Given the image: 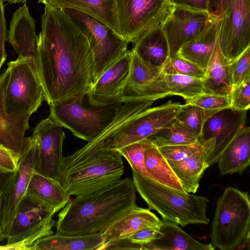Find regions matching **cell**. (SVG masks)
Segmentation results:
<instances>
[{"label":"cell","instance_id":"obj_1","mask_svg":"<svg viewBox=\"0 0 250 250\" xmlns=\"http://www.w3.org/2000/svg\"><path fill=\"white\" fill-rule=\"evenodd\" d=\"M36 64L49 105L82 102L93 84L94 61L85 37L60 8L45 3Z\"/></svg>","mask_w":250,"mask_h":250},{"label":"cell","instance_id":"obj_2","mask_svg":"<svg viewBox=\"0 0 250 250\" xmlns=\"http://www.w3.org/2000/svg\"><path fill=\"white\" fill-rule=\"evenodd\" d=\"M147 107L145 101L122 104L112 123L98 136L74 153L63 157L57 181L68 195L93 193L121 180L124 172L122 156L105 147L107 140Z\"/></svg>","mask_w":250,"mask_h":250},{"label":"cell","instance_id":"obj_3","mask_svg":"<svg viewBox=\"0 0 250 250\" xmlns=\"http://www.w3.org/2000/svg\"><path fill=\"white\" fill-rule=\"evenodd\" d=\"M136 190L129 178L97 191L70 199L58 214L57 233L74 236L103 233L136 205Z\"/></svg>","mask_w":250,"mask_h":250},{"label":"cell","instance_id":"obj_4","mask_svg":"<svg viewBox=\"0 0 250 250\" xmlns=\"http://www.w3.org/2000/svg\"><path fill=\"white\" fill-rule=\"evenodd\" d=\"M132 176L136 190L149 209L157 211L164 220L183 227L209 223L207 197L173 189L134 171Z\"/></svg>","mask_w":250,"mask_h":250},{"label":"cell","instance_id":"obj_5","mask_svg":"<svg viewBox=\"0 0 250 250\" xmlns=\"http://www.w3.org/2000/svg\"><path fill=\"white\" fill-rule=\"evenodd\" d=\"M250 238L249 193L227 188L217 203L211 226V244L221 250H233L250 245Z\"/></svg>","mask_w":250,"mask_h":250},{"label":"cell","instance_id":"obj_6","mask_svg":"<svg viewBox=\"0 0 250 250\" xmlns=\"http://www.w3.org/2000/svg\"><path fill=\"white\" fill-rule=\"evenodd\" d=\"M122 104L94 105L86 95L82 102L64 101L50 105L49 117L75 136L89 142L112 123Z\"/></svg>","mask_w":250,"mask_h":250},{"label":"cell","instance_id":"obj_7","mask_svg":"<svg viewBox=\"0 0 250 250\" xmlns=\"http://www.w3.org/2000/svg\"><path fill=\"white\" fill-rule=\"evenodd\" d=\"M87 39L92 53L94 83L101 74L126 53L129 42L109 26L81 11L62 8Z\"/></svg>","mask_w":250,"mask_h":250},{"label":"cell","instance_id":"obj_8","mask_svg":"<svg viewBox=\"0 0 250 250\" xmlns=\"http://www.w3.org/2000/svg\"><path fill=\"white\" fill-rule=\"evenodd\" d=\"M9 77L5 92L7 113L17 116L36 112L44 100V93L36 62L19 59L8 64Z\"/></svg>","mask_w":250,"mask_h":250},{"label":"cell","instance_id":"obj_9","mask_svg":"<svg viewBox=\"0 0 250 250\" xmlns=\"http://www.w3.org/2000/svg\"><path fill=\"white\" fill-rule=\"evenodd\" d=\"M115 3L121 36L133 43L163 23L173 6L168 0H115Z\"/></svg>","mask_w":250,"mask_h":250},{"label":"cell","instance_id":"obj_10","mask_svg":"<svg viewBox=\"0 0 250 250\" xmlns=\"http://www.w3.org/2000/svg\"><path fill=\"white\" fill-rule=\"evenodd\" d=\"M182 105L170 101L160 106L146 109L116 130L107 140L105 147L119 150L150 138L173 122Z\"/></svg>","mask_w":250,"mask_h":250},{"label":"cell","instance_id":"obj_11","mask_svg":"<svg viewBox=\"0 0 250 250\" xmlns=\"http://www.w3.org/2000/svg\"><path fill=\"white\" fill-rule=\"evenodd\" d=\"M247 112L226 108L207 119L198 141L208 167L217 163L225 148L246 125Z\"/></svg>","mask_w":250,"mask_h":250},{"label":"cell","instance_id":"obj_12","mask_svg":"<svg viewBox=\"0 0 250 250\" xmlns=\"http://www.w3.org/2000/svg\"><path fill=\"white\" fill-rule=\"evenodd\" d=\"M172 94L166 82L163 66L154 65L142 59L132 49L128 75L121 94V103L156 101Z\"/></svg>","mask_w":250,"mask_h":250},{"label":"cell","instance_id":"obj_13","mask_svg":"<svg viewBox=\"0 0 250 250\" xmlns=\"http://www.w3.org/2000/svg\"><path fill=\"white\" fill-rule=\"evenodd\" d=\"M218 38L229 63L250 47V0H229L219 21Z\"/></svg>","mask_w":250,"mask_h":250},{"label":"cell","instance_id":"obj_14","mask_svg":"<svg viewBox=\"0 0 250 250\" xmlns=\"http://www.w3.org/2000/svg\"><path fill=\"white\" fill-rule=\"evenodd\" d=\"M37 148V139L32 134L27 138L17 168L12 173L3 192L0 226L3 233L14 219L19 206L26 194L30 179L35 171Z\"/></svg>","mask_w":250,"mask_h":250},{"label":"cell","instance_id":"obj_15","mask_svg":"<svg viewBox=\"0 0 250 250\" xmlns=\"http://www.w3.org/2000/svg\"><path fill=\"white\" fill-rule=\"evenodd\" d=\"M38 140L35 172L57 181L62 163L63 127L49 117L34 128Z\"/></svg>","mask_w":250,"mask_h":250},{"label":"cell","instance_id":"obj_16","mask_svg":"<svg viewBox=\"0 0 250 250\" xmlns=\"http://www.w3.org/2000/svg\"><path fill=\"white\" fill-rule=\"evenodd\" d=\"M214 19L207 11L173 6L162 23L169 49V58L176 56L180 49L200 35Z\"/></svg>","mask_w":250,"mask_h":250},{"label":"cell","instance_id":"obj_17","mask_svg":"<svg viewBox=\"0 0 250 250\" xmlns=\"http://www.w3.org/2000/svg\"><path fill=\"white\" fill-rule=\"evenodd\" d=\"M58 211L25 195L14 219L4 232L6 244L17 243L34 233Z\"/></svg>","mask_w":250,"mask_h":250},{"label":"cell","instance_id":"obj_18","mask_svg":"<svg viewBox=\"0 0 250 250\" xmlns=\"http://www.w3.org/2000/svg\"><path fill=\"white\" fill-rule=\"evenodd\" d=\"M131 50L119 58L93 83L86 95L94 105L121 103L122 86L129 74Z\"/></svg>","mask_w":250,"mask_h":250},{"label":"cell","instance_id":"obj_19","mask_svg":"<svg viewBox=\"0 0 250 250\" xmlns=\"http://www.w3.org/2000/svg\"><path fill=\"white\" fill-rule=\"evenodd\" d=\"M9 77L7 68L0 75V145L10 150L19 158L27 138L29 120L33 113L30 112L17 116L8 115L5 107V92Z\"/></svg>","mask_w":250,"mask_h":250},{"label":"cell","instance_id":"obj_20","mask_svg":"<svg viewBox=\"0 0 250 250\" xmlns=\"http://www.w3.org/2000/svg\"><path fill=\"white\" fill-rule=\"evenodd\" d=\"M38 37L35 20L26 4L20 7L12 16L7 41L19 59H31L36 62Z\"/></svg>","mask_w":250,"mask_h":250},{"label":"cell","instance_id":"obj_21","mask_svg":"<svg viewBox=\"0 0 250 250\" xmlns=\"http://www.w3.org/2000/svg\"><path fill=\"white\" fill-rule=\"evenodd\" d=\"M159 230L162 236L142 246V250H214L211 244L196 240L183 230L177 224L161 221Z\"/></svg>","mask_w":250,"mask_h":250},{"label":"cell","instance_id":"obj_22","mask_svg":"<svg viewBox=\"0 0 250 250\" xmlns=\"http://www.w3.org/2000/svg\"><path fill=\"white\" fill-rule=\"evenodd\" d=\"M161 221L150 209L140 208L136 205L103 233L104 240L101 246L111 241L128 238L139 229L145 227L157 225Z\"/></svg>","mask_w":250,"mask_h":250},{"label":"cell","instance_id":"obj_23","mask_svg":"<svg viewBox=\"0 0 250 250\" xmlns=\"http://www.w3.org/2000/svg\"><path fill=\"white\" fill-rule=\"evenodd\" d=\"M203 81L204 93L229 96L233 87L229 63L220 50L218 35Z\"/></svg>","mask_w":250,"mask_h":250},{"label":"cell","instance_id":"obj_24","mask_svg":"<svg viewBox=\"0 0 250 250\" xmlns=\"http://www.w3.org/2000/svg\"><path fill=\"white\" fill-rule=\"evenodd\" d=\"M250 128L245 125L225 148L217 163L221 175L241 173L250 164Z\"/></svg>","mask_w":250,"mask_h":250},{"label":"cell","instance_id":"obj_25","mask_svg":"<svg viewBox=\"0 0 250 250\" xmlns=\"http://www.w3.org/2000/svg\"><path fill=\"white\" fill-rule=\"evenodd\" d=\"M219 21L213 19L200 35L180 49L177 55L206 71L216 42Z\"/></svg>","mask_w":250,"mask_h":250},{"label":"cell","instance_id":"obj_26","mask_svg":"<svg viewBox=\"0 0 250 250\" xmlns=\"http://www.w3.org/2000/svg\"><path fill=\"white\" fill-rule=\"evenodd\" d=\"M59 211L70 199L57 181L35 171L29 181L26 194Z\"/></svg>","mask_w":250,"mask_h":250},{"label":"cell","instance_id":"obj_27","mask_svg":"<svg viewBox=\"0 0 250 250\" xmlns=\"http://www.w3.org/2000/svg\"><path fill=\"white\" fill-rule=\"evenodd\" d=\"M132 50L143 60L163 66L169 58V49L162 24L148 30L134 43Z\"/></svg>","mask_w":250,"mask_h":250},{"label":"cell","instance_id":"obj_28","mask_svg":"<svg viewBox=\"0 0 250 250\" xmlns=\"http://www.w3.org/2000/svg\"><path fill=\"white\" fill-rule=\"evenodd\" d=\"M75 9L88 14L103 22L120 35L115 0H47L44 4Z\"/></svg>","mask_w":250,"mask_h":250},{"label":"cell","instance_id":"obj_29","mask_svg":"<svg viewBox=\"0 0 250 250\" xmlns=\"http://www.w3.org/2000/svg\"><path fill=\"white\" fill-rule=\"evenodd\" d=\"M103 240V233L74 236L56 232L37 240L32 250H98Z\"/></svg>","mask_w":250,"mask_h":250},{"label":"cell","instance_id":"obj_30","mask_svg":"<svg viewBox=\"0 0 250 250\" xmlns=\"http://www.w3.org/2000/svg\"><path fill=\"white\" fill-rule=\"evenodd\" d=\"M167 161L185 191L195 193L205 170L209 167L205 163L203 149L180 161Z\"/></svg>","mask_w":250,"mask_h":250},{"label":"cell","instance_id":"obj_31","mask_svg":"<svg viewBox=\"0 0 250 250\" xmlns=\"http://www.w3.org/2000/svg\"><path fill=\"white\" fill-rule=\"evenodd\" d=\"M144 163L150 179L164 186L186 192L167 160L153 144L145 150Z\"/></svg>","mask_w":250,"mask_h":250},{"label":"cell","instance_id":"obj_32","mask_svg":"<svg viewBox=\"0 0 250 250\" xmlns=\"http://www.w3.org/2000/svg\"><path fill=\"white\" fill-rule=\"evenodd\" d=\"M167 84L172 95L180 96L186 101L204 92L202 79L178 73H165Z\"/></svg>","mask_w":250,"mask_h":250},{"label":"cell","instance_id":"obj_33","mask_svg":"<svg viewBox=\"0 0 250 250\" xmlns=\"http://www.w3.org/2000/svg\"><path fill=\"white\" fill-rule=\"evenodd\" d=\"M157 147L195 144L198 137L175 121L149 138Z\"/></svg>","mask_w":250,"mask_h":250},{"label":"cell","instance_id":"obj_34","mask_svg":"<svg viewBox=\"0 0 250 250\" xmlns=\"http://www.w3.org/2000/svg\"><path fill=\"white\" fill-rule=\"evenodd\" d=\"M208 118L207 113L203 109L186 103L185 104L182 105L175 119L198 138Z\"/></svg>","mask_w":250,"mask_h":250},{"label":"cell","instance_id":"obj_35","mask_svg":"<svg viewBox=\"0 0 250 250\" xmlns=\"http://www.w3.org/2000/svg\"><path fill=\"white\" fill-rule=\"evenodd\" d=\"M153 143L149 138L128 145L118 150L122 156L127 161L132 171H134L149 178L144 163L145 150Z\"/></svg>","mask_w":250,"mask_h":250},{"label":"cell","instance_id":"obj_36","mask_svg":"<svg viewBox=\"0 0 250 250\" xmlns=\"http://www.w3.org/2000/svg\"><path fill=\"white\" fill-rule=\"evenodd\" d=\"M186 103L201 108L208 117L221 109L230 107L229 96L204 93L186 101Z\"/></svg>","mask_w":250,"mask_h":250},{"label":"cell","instance_id":"obj_37","mask_svg":"<svg viewBox=\"0 0 250 250\" xmlns=\"http://www.w3.org/2000/svg\"><path fill=\"white\" fill-rule=\"evenodd\" d=\"M165 73H178L203 79L205 70L178 55L169 58L163 65Z\"/></svg>","mask_w":250,"mask_h":250},{"label":"cell","instance_id":"obj_38","mask_svg":"<svg viewBox=\"0 0 250 250\" xmlns=\"http://www.w3.org/2000/svg\"><path fill=\"white\" fill-rule=\"evenodd\" d=\"M56 222L51 219L34 233L13 244L0 246V250H32L33 244L38 239L53 234V228Z\"/></svg>","mask_w":250,"mask_h":250},{"label":"cell","instance_id":"obj_39","mask_svg":"<svg viewBox=\"0 0 250 250\" xmlns=\"http://www.w3.org/2000/svg\"><path fill=\"white\" fill-rule=\"evenodd\" d=\"M232 85H237L250 78V47L229 63Z\"/></svg>","mask_w":250,"mask_h":250},{"label":"cell","instance_id":"obj_40","mask_svg":"<svg viewBox=\"0 0 250 250\" xmlns=\"http://www.w3.org/2000/svg\"><path fill=\"white\" fill-rule=\"evenodd\" d=\"M229 98L230 108L248 110L250 106V78L238 85L233 86Z\"/></svg>","mask_w":250,"mask_h":250},{"label":"cell","instance_id":"obj_41","mask_svg":"<svg viewBox=\"0 0 250 250\" xmlns=\"http://www.w3.org/2000/svg\"><path fill=\"white\" fill-rule=\"evenodd\" d=\"M168 161H180L202 148L198 141L192 144L167 146L157 147Z\"/></svg>","mask_w":250,"mask_h":250},{"label":"cell","instance_id":"obj_42","mask_svg":"<svg viewBox=\"0 0 250 250\" xmlns=\"http://www.w3.org/2000/svg\"><path fill=\"white\" fill-rule=\"evenodd\" d=\"M160 223L153 226L143 227L135 231L128 238L132 242L143 246L155 239L161 237L162 233L159 230Z\"/></svg>","mask_w":250,"mask_h":250},{"label":"cell","instance_id":"obj_43","mask_svg":"<svg viewBox=\"0 0 250 250\" xmlns=\"http://www.w3.org/2000/svg\"><path fill=\"white\" fill-rule=\"evenodd\" d=\"M19 159L10 150L0 145V171L13 172L17 168Z\"/></svg>","mask_w":250,"mask_h":250},{"label":"cell","instance_id":"obj_44","mask_svg":"<svg viewBox=\"0 0 250 250\" xmlns=\"http://www.w3.org/2000/svg\"><path fill=\"white\" fill-rule=\"evenodd\" d=\"M7 31L3 2L0 0V71L7 58L5 49V43L7 39Z\"/></svg>","mask_w":250,"mask_h":250},{"label":"cell","instance_id":"obj_45","mask_svg":"<svg viewBox=\"0 0 250 250\" xmlns=\"http://www.w3.org/2000/svg\"><path fill=\"white\" fill-rule=\"evenodd\" d=\"M142 250V246L132 242L128 238H126L110 241L98 249V250Z\"/></svg>","mask_w":250,"mask_h":250},{"label":"cell","instance_id":"obj_46","mask_svg":"<svg viewBox=\"0 0 250 250\" xmlns=\"http://www.w3.org/2000/svg\"><path fill=\"white\" fill-rule=\"evenodd\" d=\"M229 1V0H208V13L212 18L220 20Z\"/></svg>","mask_w":250,"mask_h":250},{"label":"cell","instance_id":"obj_47","mask_svg":"<svg viewBox=\"0 0 250 250\" xmlns=\"http://www.w3.org/2000/svg\"><path fill=\"white\" fill-rule=\"evenodd\" d=\"M173 6H177L190 9L207 11L208 0H168Z\"/></svg>","mask_w":250,"mask_h":250},{"label":"cell","instance_id":"obj_48","mask_svg":"<svg viewBox=\"0 0 250 250\" xmlns=\"http://www.w3.org/2000/svg\"><path fill=\"white\" fill-rule=\"evenodd\" d=\"M12 173H5L0 171V192H3L4 190Z\"/></svg>","mask_w":250,"mask_h":250},{"label":"cell","instance_id":"obj_49","mask_svg":"<svg viewBox=\"0 0 250 250\" xmlns=\"http://www.w3.org/2000/svg\"><path fill=\"white\" fill-rule=\"evenodd\" d=\"M3 2H7L9 3H26L27 0H2Z\"/></svg>","mask_w":250,"mask_h":250},{"label":"cell","instance_id":"obj_50","mask_svg":"<svg viewBox=\"0 0 250 250\" xmlns=\"http://www.w3.org/2000/svg\"><path fill=\"white\" fill-rule=\"evenodd\" d=\"M5 239V236L3 232L2 231L0 226V242L2 241Z\"/></svg>","mask_w":250,"mask_h":250},{"label":"cell","instance_id":"obj_51","mask_svg":"<svg viewBox=\"0 0 250 250\" xmlns=\"http://www.w3.org/2000/svg\"><path fill=\"white\" fill-rule=\"evenodd\" d=\"M2 197H3V192H0V218L1 214V209L2 207Z\"/></svg>","mask_w":250,"mask_h":250},{"label":"cell","instance_id":"obj_52","mask_svg":"<svg viewBox=\"0 0 250 250\" xmlns=\"http://www.w3.org/2000/svg\"><path fill=\"white\" fill-rule=\"evenodd\" d=\"M47 0H38L39 2L44 3Z\"/></svg>","mask_w":250,"mask_h":250}]
</instances>
